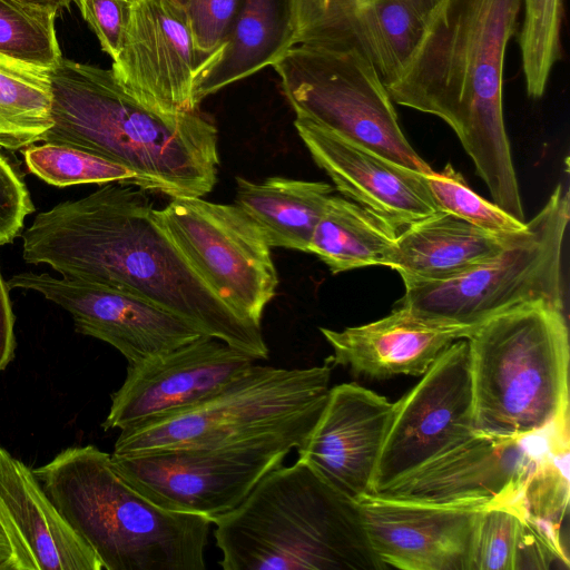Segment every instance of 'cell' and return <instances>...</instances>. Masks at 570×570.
<instances>
[{
  "label": "cell",
  "mask_w": 570,
  "mask_h": 570,
  "mask_svg": "<svg viewBox=\"0 0 570 570\" xmlns=\"http://www.w3.org/2000/svg\"><path fill=\"white\" fill-rule=\"evenodd\" d=\"M154 209L140 187L105 184L39 213L22 234V257L62 277L132 294L255 361L267 360L262 326L210 291L159 226Z\"/></svg>",
  "instance_id": "cell-1"
},
{
  "label": "cell",
  "mask_w": 570,
  "mask_h": 570,
  "mask_svg": "<svg viewBox=\"0 0 570 570\" xmlns=\"http://www.w3.org/2000/svg\"><path fill=\"white\" fill-rule=\"evenodd\" d=\"M522 0H440L401 76L393 102L456 134L493 203L525 223L504 127L503 66Z\"/></svg>",
  "instance_id": "cell-2"
},
{
  "label": "cell",
  "mask_w": 570,
  "mask_h": 570,
  "mask_svg": "<svg viewBox=\"0 0 570 570\" xmlns=\"http://www.w3.org/2000/svg\"><path fill=\"white\" fill-rule=\"evenodd\" d=\"M53 125L42 141L75 146L136 174V186L203 197L217 181L216 126L199 110L161 114L135 99L112 70L61 58L49 70Z\"/></svg>",
  "instance_id": "cell-3"
},
{
  "label": "cell",
  "mask_w": 570,
  "mask_h": 570,
  "mask_svg": "<svg viewBox=\"0 0 570 570\" xmlns=\"http://www.w3.org/2000/svg\"><path fill=\"white\" fill-rule=\"evenodd\" d=\"M214 538L225 570H382L357 503L298 460L269 471Z\"/></svg>",
  "instance_id": "cell-4"
},
{
  "label": "cell",
  "mask_w": 570,
  "mask_h": 570,
  "mask_svg": "<svg viewBox=\"0 0 570 570\" xmlns=\"http://www.w3.org/2000/svg\"><path fill=\"white\" fill-rule=\"evenodd\" d=\"M59 512L105 570H204L213 521L164 509L95 445L70 446L33 470Z\"/></svg>",
  "instance_id": "cell-5"
},
{
  "label": "cell",
  "mask_w": 570,
  "mask_h": 570,
  "mask_svg": "<svg viewBox=\"0 0 570 570\" xmlns=\"http://www.w3.org/2000/svg\"><path fill=\"white\" fill-rule=\"evenodd\" d=\"M466 341L474 432L522 439L569 415L563 309L523 303L489 317Z\"/></svg>",
  "instance_id": "cell-6"
},
{
  "label": "cell",
  "mask_w": 570,
  "mask_h": 570,
  "mask_svg": "<svg viewBox=\"0 0 570 570\" xmlns=\"http://www.w3.org/2000/svg\"><path fill=\"white\" fill-rule=\"evenodd\" d=\"M333 367L330 357L307 368L254 363L200 404L120 431L111 454L261 443L298 449L326 403Z\"/></svg>",
  "instance_id": "cell-7"
},
{
  "label": "cell",
  "mask_w": 570,
  "mask_h": 570,
  "mask_svg": "<svg viewBox=\"0 0 570 570\" xmlns=\"http://www.w3.org/2000/svg\"><path fill=\"white\" fill-rule=\"evenodd\" d=\"M569 213V191L560 183L500 252L454 277L404 284L401 304L421 316L463 325H479L533 301L563 309L561 263Z\"/></svg>",
  "instance_id": "cell-8"
},
{
  "label": "cell",
  "mask_w": 570,
  "mask_h": 570,
  "mask_svg": "<svg viewBox=\"0 0 570 570\" xmlns=\"http://www.w3.org/2000/svg\"><path fill=\"white\" fill-rule=\"evenodd\" d=\"M272 67L296 117L414 171L432 170L403 134L380 75L355 46L345 41L295 45Z\"/></svg>",
  "instance_id": "cell-9"
},
{
  "label": "cell",
  "mask_w": 570,
  "mask_h": 570,
  "mask_svg": "<svg viewBox=\"0 0 570 570\" xmlns=\"http://www.w3.org/2000/svg\"><path fill=\"white\" fill-rule=\"evenodd\" d=\"M155 218L199 277L237 315L261 325L278 276L271 246L236 205L175 197Z\"/></svg>",
  "instance_id": "cell-10"
},
{
  "label": "cell",
  "mask_w": 570,
  "mask_h": 570,
  "mask_svg": "<svg viewBox=\"0 0 570 570\" xmlns=\"http://www.w3.org/2000/svg\"><path fill=\"white\" fill-rule=\"evenodd\" d=\"M292 450L287 444L261 443L111 454V460L121 476L155 504L214 522L236 509Z\"/></svg>",
  "instance_id": "cell-11"
},
{
  "label": "cell",
  "mask_w": 570,
  "mask_h": 570,
  "mask_svg": "<svg viewBox=\"0 0 570 570\" xmlns=\"http://www.w3.org/2000/svg\"><path fill=\"white\" fill-rule=\"evenodd\" d=\"M474 432L466 338L453 342L395 402L372 493L443 453Z\"/></svg>",
  "instance_id": "cell-12"
},
{
  "label": "cell",
  "mask_w": 570,
  "mask_h": 570,
  "mask_svg": "<svg viewBox=\"0 0 570 570\" xmlns=\"http://www.w3.org/2000/svg\"><path fill=\"white\" fill-rule=\"evenodd\" d=\"M550 428L522 439L473 432L376 494L449 505L513 502L547 446Z\"/></svg>",
  "instance_id": "cell-13"
},
{
  "label": "cell",
  "mask_w": 570,
  "mask_h": 570,
  "mask_svg": "<svg viewBox=\"0 0 570 570\" xmlns=\"http://www.w3.org/2000/svg\"><path fill=\"white\" fill-rule=\"evenodd\" d=\"M218 55L200 51L174 0H132L122 48L112 72L124 89L161 114L199 110L194 89Z\"/></svg>",
  "instance_id": "cell-14"
},
{
  "label": "cell",
  "mask_w": 570,
  "mask_h": 570,
  "mask_svg": "<svg viewBox=\"0 0 570 570\" xmlns=\"http://www.w3.org/2000/svg\"><path fill=\"white\" fill-rule=\"evenodd\" d=\"M254 363L244 352L203 334L128 365L101 426L105 431H122L184 412L215 395Z\"/></svg>",
  "instance_id": "cell-15"
},
{
  "label": "cell",
  "mask_w": 570,
  "mask_h": 570,
  "mask_svg": "<svg viewBox=\"0 0 570 570\" xmlns=\"http://www.w3.org/2000/svg\"><path fill=\"white\" fill-rule=\"evenodd\" d=\"M9 288L33 291L67 311L76 332L115 347L134 365L177 348L204 333L188 321L132 294L48 273L23 272Z\"/></svg>",
  "instance_id": "cell-16"
},
{
  "label": "cell",
  "mask_w": 570,
  "mask_h": 570,
  "mask_svg": "<svg viewBox=\"0 0 570 570\" xmlns=\"http://www.w3.org/2000/svg\"><path fill=\"white\" fill-rule=\"evenodd\" d=\"M355 501L371 548L386 568L469 570L474 528L488 505L431 504L376 493Z\"/></svg>",
  "instance_id": "cell-17"
},
{
  "label": "cell",
  "mask_w": 570,
  "mask_h": 570,
  "mask_svg": "<svg viewBox=\"0 0 570 570\" xmlns=\"http://www.w3.org/2000/svg\"><path fill=\"white\" fill-rule=\"evenodd\" d=\"M395 402L355 383L330 389L311 433L296 449L331 485L356 500L372 493Z\"/></svg>",
  "instance_id": "cell-18"
},
{
  "label": "cell",
  "mask_w": 570,
  "mask_h": 570,
  "mask_svg": "<svg viewBox=\"0 0 570 570\" xmlns=\"http://www.w3.org/2000/svg\"><path fill=\"white\" fill-rule=\"evenodd\" d=\"M294 126L313 160L336 189L395 228L442 212L422 173L393 163L311 120L296 117Z\"/></svg>",
  "instance_id": "cell-19"
},
{
  "label": "cell",
  "mask_w": 570,
  "mask_h": 570,
  "mask_svg": "<svg viewBox=\"0 0 570 570\" xmlns=\"http://www.w3.org/2000/svg\"><path fill=\"white\" fill-rule=\"evenodd\" d=\"M0 523L8 570H102L92 549L56 508L38 478L0 446Z\"/></svg>",
  "instance_id": "cell-20"
},
{
  "label": "cell",
  "mask_w": 570,
  "mask_h": 570,
  "mask_svg": "<svg viewBox=\"0 0 570 570\" xmlns=\"http://www.w3.org/2000/svg\"><path fill=\"white\" fill-rule=\"evenodd\" d=\"M478 325H463L421 316L404 305L377 321L334 331H320L331 345L333 365L384 380L423 375L453 342L468 338Z\"/></svg>",
  "instance_id": "cell-21"
},
{
  "label": "cell",
  "mask_w": 570,
  "mask_h": 570,
  "mask_svg": "<svg viewBox=\"0 0 570 570\" xmlns=\"http://www.w3.org/2000/svg\"><path fill=\"white\" fill-rule=\"evenodd\" d=\"M515 234L487 232L439 212L397 234L389 267L404 284L448 279L495 255Z\"/></svg>",
  "instance_id": "cell-22"
},
{
  "label": "cell",
  "mask_w": 570,
  "mask_h": 570,
  "mask_svg": "<svg viewBox=\"0 0 570 570\" xmlns=\"http://www.w3.org/2000/svg\"><path fill=\"white\" fill-rule=\"evenodd\" d=\"M293 46L287 0H242L220 53L196 81V105L199 107L207 96L273 66Z\"/></svg>",
  "instance_id": "cell-23"
},
{
  "label": "cell",
  "mask_w": 570,
  "mask_h": 570,
  "mask_svg": "<svg viewBox=\"0 0 570 570\" xmlns=\"http://www.w3.org/2000/svg\"><path fill=\"white\" fill-rule=\"evenodd\" d=\"M440 0H354L336 41L355 46L385 86L403 72Z\"/></svg>",
  "instance_id": "cell-24"
},
{
  "label": "cell",
  "mask_w": 570,
  "mask_h": 570,
  "mask_svg": "<svg viewBox=\"0 0 570 570\" xmlns=\"http://www.w3.org/2000/svg\"><path fill=\"white\" fill-rule=\"evenodd\" d=\"M333 187L324 181L268 177L256 183L236 177L235 205L262 230L271 247L308 252Z\"/></svg>",
  "instance_id": "cell-25"
},
{
  "label": "cell",
  "mask_w": 570,
  "mask_h": 570,
  "mask_svg": "<svg viewBox=\"0 0 570 570\" xmlns=\"http://www.w3.org/2000/svg\"><path fill=\"white\" fill-rule=\"evenodd\" d=\"M397 228L361 205L332 195L315 226L308 253L333 274L366 266H390Z\"/></svg>",
  "instance_id": "cell-26"
},
{
  "label": "cell",
  "mask_w": 570,
  "mask_h": 570,
  "mask_svg": "<svg viewBox=\"0 0 570 570\" xmlns=\"http://www.w3.org/2000/svg\"><path fill=\"white\" fill-rule=\"evenodd\" d=\"M52 125L49 69L0 55V148L42 141Z\"/></svg>",
  "instance_id": "cell-27"
},
{
  "label": "cell",
  "mask_w": 570,
  "mask_h": 570,
  "mask_svg": "<svg viewBox=\"0 0 570 570\" xmlns=\"http://www.w3.org/2000/svg\"><path fill=\"white\" fill-rule=\"evenodd\" d=\"M28 170L57 187L81 184H135L136 174L85 149L43 141L23 148Z\"/></svg>",
  "instance_id": "cell-28"
},
{
  "label": "cell",
  "mask_w": 570,
  "mask_h": 570,
  "mask_svg": "<svg viewBox=\"0 0 570 570\" xmlns=\"http://www.w3.org/2000/svg\"><path fill=\"white\" fill-rule=\"evenodd\" d=\"M524 18L519 33L527 92L543 96L550 73L561 58L563 0H523Z\"/></svg>",
  "instance_id": "cell-29"
},
{
  "label": "cell",
  "mask_w": 570,
  "mask_h": 570,
  "mask_svg": "<svg viewBox=\"0 0 570 570\" xmlns=\"http://www.w3.org/2000/svg\"><path fill=\"white\" fill-rule=\"evenodd\" d=\"M57 12L0 0V55L51 70L62 58L55 29Z\"/></svg>",
  "instance_id": "cell-30"
},
{
  "label": "cell",
  "mask_w": 570,
  "mask_h": 570,
  "mask_svg": "<svg viewBox=\"0 0 570 570\" xmlns=\"http://www.w3.org/2000/svg\"><path fill=\"white\" fill-rule=\"evenodd\" d=\"M436 206L487 232L514 234L527 227L501 209L494 203L485 200L473 191L463 177L448 164L441 171L422 174Z\"/></svg>",
  "instance_id": "cell-31"
},
{
  "label": "cell",
  "mask_w": 570,
  "mask_h": 570,
  "mask_svg": "<svg viewBox=\"0 0 570 570\" xmlns=\"http://www.w3.org/2000/svg\"><path fill=\"white\" fill-rule=\"evenodd\" d=\"M520 527L519 498L485 507L474 528L469 570H514Z\"/></svg>",
  "instance_id": "cell-32"
},
{
  "label": "cell",
  "mask_w": 570,
  "mask_h": 570,
  "mask_svg": "<svg viewBox=\"0 0 570 570\" xmlns=\"http://www.w3.org/2000/svg\"><path fill=\"white\" fill-rule=\"evenodd\" d=\"M295 45L335 41L354 0H287Z\"/></svg>",
  "instance_id": "cell-33"
},
{
  "label": "cell",
  "mask_w": 570,
  "mask_h": 570,
  "mask_svg": "<svg viewBox=\"0 0 570 570\" xmlns=\"http://www.w3.org/2000/svg\"><path fill=\"white\" fill-rule=\"evenodd\" d=\"M184 11L196 47L219 55L242 0H174Z\"/></svg>",
  "instance_id": "cell-34"
},
{
  "label": "cell",
  "mask_w": 570,
  "mask_h": 570,
  "mask_svg": "<svg viewBox=\"0 0 570 570\" xmlns=\"http://www.w3.org/2000/svg\"><path fill=\"white\" fill-rule=\"evenodd\" d=\"M131 3L130 0H79L83 19L99 39L101 49L112 60L122 48Z\"/></svg>",
  "instance_id": "cell-35"
},
{
  "label": "cell",
  "mask_w": 570,
  "mask_h": 570,
  "mask_svg": "<svg viewBox=\"0 0 570 570\" xmlns=\"http://www.w3.org/2000/svg\"><path fill=\"white\" fill-rule=\"evenodd\" d=\"M33 210L26 184L0 154V245L13 242L23 227L24 218Z\"/></svg>",
  "instance_id": "cell-36"
},
{
  "label": "cell",
  "mask_w": 570,
  "mask_h": 570,
  "mask_svg": "<svg viewBox=\"0 0 570 570\" xmlns=\"http://www.w3.org/2000/svg\"><path fill=\"white\" fill-rule=\"evenodd\" d=\"M8 289L0 271V372L12 361L16 347L14 315Z\"/></svg>",
  "instance_id": "cell-37"
},
{
  "label": "cell",
  "mask_w": 570,
  "mask_h": 570,
  "mask_svg": "<svg viewBox=\"0 0 570 570\" xmlns=\"http://www.w3.org/2000/svg\"><path fill=\"white\" fill-rule=\"evenodd\" d=\"M16 1L27 4V6L58 12L59 10H61L63 8H69L70 3L73 0H16Z\"/></svg>",
  "instance_id": "cell-38"
},
{
  "label": "cell",
  "mask_w": 570,
  "mask_h": 570,
  "mask_svg": "<svg viewBox=\"0 0 570 570\" xmlns=\"http://www.w3.org/2000/svg\"><path fill=\"white\" fill-rule=\"evenodd\" d=\"M10 557V544L0 523V570H8Z\"/></svg>",
  "instance_id": "cell-39"
},
{
  "label": "cell",
  "mask_w": 570,
  "mask_h": 570,
  "mask_svg": "<svg viewBox=\"0 0 570 570\" xmlns=\"http://www.w3.org/2000/svg\"><path fill=\"white\" fill-rule=\"evenodd\" d=\"M130 1H132V0H130Z\"/></svg>",
  "instance_id": "cell-40"
}]
</instances>
